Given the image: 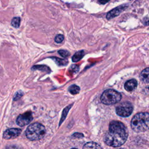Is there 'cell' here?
<instances>
[{
    "instance_id": "1",
    "label": "cell",
    "mask_w": 149,
    "mask_h": 149,
    "mask_svg": "<svg viewBox=\"0 0 149 149\" xmlns=\"http://www.w3.org/2000/svg\"><path fill=\"white\" fill-rule=\"evenodd\" d=\"M128 133L125 126L119 121L110 122L109 131L104 136V141L109 146L116 147L123 144L127 138Z\"/></svg>"
},
{
    "instance_id": "2",
    "label": "cell",
    "mask_w": 149,
    "mask_h": 149,
    "mask_svg": "<svg viewBox=\"0 0 149 149\" xmlns=\"http://www.w3.org/2000/svg\"><path fill=\"white\" fill-rule=\"evenodd\" d=\"M131 127L137 133L149 129V113L140 112L136 114L131 120Z\"/></svg>"
},
{
    "instance_id": "3",
    "label": "cell",
    "mask_w": 149,
    "mask_h": 149,
    "mask_svg": "<svg viewBox=\"0 0 149 149\" xmlns=\"http://www.w3.org/2000/svg\"><path fill=\"white\" fill-rule=\"evenodd\" d=\"M45 128L42 125L39 123H34L28 126L25 134L30 140L35 141L42 139L45 134Z\"/></svg>"
},
{
    "instance_id": "4",
    "label": "cell",
    "mask_w": 149,
    "mask_h": 149,
    "mask_svg": "<svg viewBox=\"0 0 149 149\" xmlns=\"http://www.w3.org/2000/svg\"><path fill=\"white\" fill-rule=\"evenodd\" d=\"M101 102L105 105H112L120 101L122 98L120 93L113 89H108L103 92L101 96Z\"/></svg>"
},
{
    "instance_id": "5",
    "label": "cell",
    "mask_w": 149,
    "mask_h": 149,
    "mask_svg": "<svg viewBox=\"0 0 149 149\" xmlns=\"http://www.w3.org/2000/svg\"><path fill=\"white\" fill-rule=\"evenodd\" d=\"M133 106L129 102H124L118 105L116 108V113L122 117H127L133 112Z\"/></svg>"
},
{
    "instance_id": "6",
    "label": "cell",
    "mask_w": 149,
    "mask_h": 149,
    "mask_svg": "<svg viewBox=\"0 0 149 149\" xmlns=\"http://www.w3.org/2000/svg\"><path fill=\"white\" fill-rule=\"evenodd\" d=\"M33 120V116L31 112H26L20 114L16 119V123L20 126H24L30 123Z\"/></svg>"
},
{
    "instance_id": "7",
    "label": "cell",
    "mask_w": 149,
    "mask_h": 149,
    "mask_svg": "<svg viewBox=\"0 0 149 149\" xmlns=\"http://www.w3.org/2000/svg\"><path fill=\"white\" fill-rule=\"evenodd\" d=\"M21 129L17 128H11L6 130L3 134V137L5 139H11L18 137L21 133Z\"/></svg>"
},
{
    "instance_id": "8",
    "label": "cell",
    "mask_w": 149,
    "mask_h": 149,
    "mask_svg": "<svg viewBox=\"0 0 149 149\" xmlns=\"http://www.w3.org/2000/svg\"><path fill=\"white\" fill-rule=\"evenodd\" d=\"M126 8V6L125 5H122V6H118L114 9H113L112 10H110L109 12H108L107 14L106 17L107 19H112L117 16H118L123 10H125V9Z\"/></svg>"
},
{
    "instance_id": "9",
    "label": "cell",
    "mask_w": 149,
    "mask_h": 149,
    "mask_svg": "<svg viewBox=\"0 0 149 149\" xmlns=\"http://www.w3.org/2000/svg\"><path fill=\"white\" fill-rule=\"evenodd\" d=\"M137 86V81L136 80L132 79L127 80L125 83V89L127 91H133Z\"/></svg>"
},
{
    "instance_id": "10",
    "label": "cell",
    "mask_w": 149,
    "mask_h": 149,
    "mask_svg": "<svg viewBox=\"0 0 149 149\" xmlns=\"http://www.w3.org/2000/svg\"><path fill=\"white\" fill-rule=\"evenodd\" d=\"M140 79L143 83H149V68H147L141 71Z\"/></svg>"
},
{
    "instance_id": "11",
    "label": "cell",
    "mask_w": 149,
    "mask_h": 149,
    "mask_svg": "<svg viewBox=\"0 0 149 149\" xmlns=\"http://www.w3.org/2000/svg\"><path fill=\"white\" fill-rule=\"evenodd\" d=\"M83 149H102L101 147L97 143L95 142H88L86 143L84 146Z\"/></svg>"
},
{
    "instance_id": "12",
    "label": "cell",
    "mask_w": 149,
    "mask_h": 149,
    "mask_svg": "<svg viewBox=\"0 0 149 149\" xmlns=\"http://www.w3.org/2000/svg\"><path fill=\"white\" fill-rule=\"evenodd\" d=\"M84 54V51L83 50L76 52L72 56V61L74 62H78L83 57Z\"/></svg>"
},
{
    "instance_id": "13",
    "label": "cell",
    "mask_w": 149,
    "mask_h": 149,
    "mask_svg": "<svg viewBox=\"0 0 149 149\" xmlns=\"http://www.w3.org/2000/svg\"><path fill=\"white\" fill-rule=\"evenodd\" d=\"M68 90H69V91L70 93V94L74 95V94H77L79 93L80 88L77 85L73 84L69 87Z\"/></svg>"
},
{
    "instance_id": "14",
    "label": "cell",
    "mask_w": 149,
    "mask_h": 149,
    "mask_svg": "<svg viewBox=\"0 0 149 149\" xmlns=\"http://www.w3.org/2000/svg\"><path fill=\"white\" fill-rule=\"evenodd\" d=\"M20 19L19 17H13L11 21V24L15 28H18L20 26Z\"/></svg>"
},
{
    "instance_id": "15",
    "label": "cell",
    "mask_w": 149,
    "mask_h": 149,
    "mask_svg": "<svg viewBox=\"0 0 149 149\" xmlns=\"http://www.w3.org/2000/svg\"><path fill=\"white\" fill-rule=\"evenodd\" d=\"M55 62L58 65H65L68 63V61L66 59H59L58 58H52Z\"/></svg>"
},
{
    "instance_id": "16",
    "label": "cell",
    "mask_w": 149,
    "mask_h": 149,
    "mask_svg": "<svg viewBox=\"0 0 149 149\" xmlns=\"http://www.w3.org/2000/svg\"><path fill=\"white\" fill-rule=\"evenodd\" d=\"M58 53H59V54L61 56H62L63 58H66V57H68L70 55L69 52H68V51L65 50V49H61V50H59L58 51Z\"/></svg>"
},
{
    "instance_id": "17",
    "label": "cell",
    "mask_w": 149,
    "mask_h": 149,
    "mask_svg": "<svg viewBox=\"0 0 149 149\" xmlns=\"http://www.w3.org/2000/svg\"><path fill=\"white\" fill-rule=\"evenodd\" d=\"M63 40H64V37L62 34H58L55 37V41L57 43H60L62 42Z\"/></svg>"
},
{
    "instance_id": "18",
    "label": "cell",
    "mask_w": 149,
    "mask_h": 149,
    "mask_svg": "<svg viewBox=\"0 0 149 149\" xmlns=\"http://www.w3.org/2000/svg\"><path fill=\"white\" fill-rule=\"evenodd\" d=\"M5 149H22V148L15 145H10V146H7Z\"/></svg>"
},
{
    "instance_id": "19",
    "label": "cell",
    "mask_w": 149,
    "mask_h": 149,
    "mask_svg": "<svg viewBox=\"0 0 149 149\" xmlns=\"http://www.w3.org/2000/svg\"><path fill=\"white\" fill-rule=\"evenodd\" d=\"M71 69H73V72H77L78 70H79V68L76 65H72L71 66Z\"/></svg>"
},
{
    "instance_id": "20",
    "label": "cell",
    "mask_w": 149,
    "mask_h": 149,
    "mask_svg": "<svg viewBox=\"0 0 149 149\" xmlns=\"http://www.w3.org/2000/svg\"><path fill=\"white\" fill-rule=\"evenodd\" d=\"M99 3L101 4H105L107 3L108 2H109L110 0H98Z\"/></svg>"
},
{
    "instance_id": "21",
    "label": "cell",
    "mask_w": 149,
    "mask_h": 149,
    "mask_svg": "<svg viewBox=\"0 0 149 149\" xmlns=\"http://www.w3.org/2000/svg\"><path fill=\"white\" fill-rule=\"evenodd\" d=\"M144 93H145L146 94H149V86H148V87H146L144 88Z\"/></svg>"
},
{
    "instance_id": "22",
    "label": "cell",
    "mask_w": 149,
    "mask_h": 149,
    "mask_svg": "<svg viewBox=\"0 0 149 149\" xmlns=\"http://www.w3.org/2000/svg\"><path fill=\"white\" fill-rule=\"evenodd\" d=\"M71 149H77V148H71Z\"/></svg>"
},
{
    "instance_id": "23",
    "label": "cell",
    "mask_w": 149,
    "mask_h": 149,
    "mask_svg": "<svg viewBox=\"0 0 149 149\" xmlns=\"http://www.w3.org/2000/svg\"><path fill=\"white\" fill-rule=\"evenodd\" d=\"M118 149H124V148H118Z\"/></svg>"
}]
</instances>
